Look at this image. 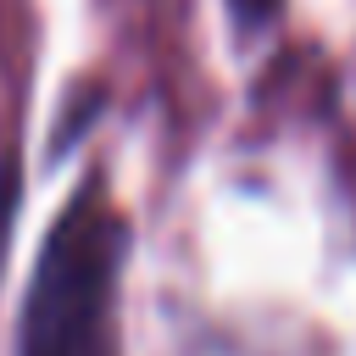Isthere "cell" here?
Masks as SVG:
<instances>
[{
	"label": "cell",
	"instance_id": "cell-1",
	"mask_svg": "<svg viewBox=\"0 0 356 356\" xmlns=\"http://www.w3.org/2000/svg\"><path fill=\"white\" fill-rule=\"evenodd\" d=\"M122 217L83 189L39 245L17 356H117V278H122Z\"/></svg>",
	"mask_w": 356,
	"mask_h": 356
}]
</instances>
